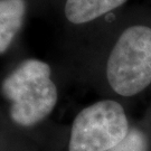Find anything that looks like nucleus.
Wrapping results in <instances>:
<instances>
[{"label": "nucleus", "mask_w": 151, "mask_h": 151, "mask_svg": "<svg viewBox=\"0 0 151 151\" xmlns=\"http://www.w3.org/2000/svg\"><path fill=\"white\" fill-rule=\"evenodd\" d=\"M129 0H65L64 16L73 26L105 20L127 8Z\"/></svg>", "instance_id": "obj_4"}, {"label": "nucleus", "mask_w": 151, "mask_h": 151, "mask_svg": "<svg viewBox=\"0 0 151 151\" xmlns=\"http://www.w3.org/2000/svg\"><path fill=\"white\" fill-rule=\"evenodd\" d=\"M104 22L103 80L116 96L134 97L151 86V8L127 7Z\"/></svg>", "instance_id": "obj_1"}, {"label": "nucleus", "mask_w": 151, "mask_h": 151, "mask_svg": "<svg viewBox=\"0 0 151 151\" xmlns=\"http://www.w3.org/2000/svg\"><path fill=\"white\" fill-rule=\"evenodd\" d=\"M149 137L142 128L131 127L129 133L119 145L109 151H148Z\"/></svg>", "instance_id": "obj_6"}, {"label": "nucleus", "mask_w": 151, "mask_h": 151, "mask_svg": "<svg viewBox=\"0 0 151 151\" xmlns=\"http://www.w3.org/2000/svg\"><path fill=\"white\" fill-rule=\"evenodd\" d=\"M25 12V0H0V54L9 48L20 30Z\"/></svg>", "instance_id": "obj_5"}, {"label": "nucleus", "mask_w": 151, "mask_h": 151, "mask_svg": "<svg viewBox=\"0 0 151 151\" xmlns=\"http://www.w3.org/2000/svg\"><path fill=\"white\" fill-rule=\"evenodd\" d=\"M1 91L11 103V120L22 127L42 122L53 112L58 101L50 66L36 58L18 65L4 80Z\"/></svg>", "instance_id": "obj_2"}, {"label": "nucleus", "mask_w": 151, "mask_h": 151, "mask_svg": "<svg viewBox=\"0 0 151 151\" xmlns=\"http://www.w3.org/2000/svg\"><path fill=\"white\" fill-rule=\"evenodd\" d=\"M129 118L120 102L105 99L81 110L72 123L68 151H109L129 133Z\"/></svg>", "instance_id": "obj_3"}]
</instances>
